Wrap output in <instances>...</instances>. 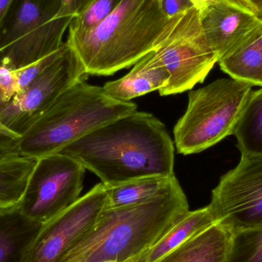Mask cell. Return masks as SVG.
<instances>
[{
  "label": "cell",
  "mask_w": 262,
  "mask_h": 262,
  "mask_svg": "<svg viewBox=\"0 0 262 262\" xmlns=\"http://www.w3.org/2000/svg\"><path fill=\"white\" fill-rule=\"evenodd\" d=\"M60 152L79 161L108 186L175 175L173 142L164 124L146 112L137 111L104 124Z\"/></svg>",
  "instance_id": "obj_1"
},
{
  "label": "cell",
  "mask_w": 262,
  "mask_h": 262,
  "mask_svg": "<svg viewBox=\"0 0 262 262\" xmlns=\"http://www.w3.org/2000/svg\"><path fill=\"white\" fill-rule=\"evenodd\" d=\"M189 212L179 182L147 203L104 209L56 262H128L155 246Z\"/></svg>",
  "instance_id": "obj_2"
},
{
  "label": "cell",
  "mask_w": 262,
  "mask_h": 262,
  "mask_svg": "<svg viewBox=\"0 0 262 262\" xmlns=\"http://www.w3.org/2000/svg\"><path fill=\"white\" fill-rule=\"evenodd\" d=\"M137 111L131 101H117L103 88L77 81L59 95L15 140L5 154L37 159L61 152L98 127Z\"/></svg>",
  "instance_id": "obj_3"
},
{
  "label": "cell",
  "mask_w": 262,
  "mask_h": 262,
  "mask_svg": "<svg viewBox=\"0 0 262 262\" xmlns=\"http://www.w3.org/2000/svg\"><path fill=\"white\" fill-rule=\"evenodd\" d=\"M169 19L160 0H122L98 27L69 35L67 43L87 75H112L154 51Z\"/></svg>",
  "instance_id": "obj_4"
},
{
  "label": "cell",
  "mask_w": 262,
  "mask_h": 262,
  "mask_svg": "<svg viewBox=\"0 0 262 262\" xmlns=\"http://www.w3.org/2000/svg\"><path fill=\"white\" fill-rule=\"evenodd\" d=\"M253 87L229 78L191 91L187 109L174 127L177 151L183 155L198 154L233 135Z\"/></svg>",
  "instance_id": "obj_5"
},
{
  "label": "cell",
  "mask_w": 262,
  "mask_h": 262,
  "mask_svg": "<svg viewBox=\"0 0 262 262\" xmlns=\"http://www.w3.org/2000/svg\"><path fill=\"white\" fill-rule=\"evenodd\" d=\"M61 0H13L0 27V66H29L62 46L72 18H58Z\"/></svg>",
  "instance_id": "obj_6"
},
{
  "label": "cell",
  "mask_w": 262,
  "mask_h": 262,
  "mask_svg": "<svg viewBox=\"0 0 262 262\" xmlns=\"http://www.w3.org/2000/svg\"><path fill=\"white\" fill-rule=\"evenodd\" d=\"M154 51L169 75L166 87L159 92L162 96L193 89L219 61L205 38L195 6L169 19Z\"/></svg>",
  "instance_id": "obj_7"
},
{
  "label": "cell",
  "mask_w": 262,
  "mask_h": 262,
  "mask_svg": "<svg viewBox=\"0 0 262 262\" xmlns=\"http://www.w3.org/2000/svg\"><path fill=\"white\" fill-rule=\"evenodd\" d=\"M84 172L79 161L61 152L37 159L18 207L46 224L80 198Z\"/></svg>",
  "instance_id": "obj_8"
},
{
  "label": "cell",
  "mask_w": 262,
  "mask_h": 262,
  "mask_svg": "<svg viewBox=\"0 0 262 262\" xmlns=\"http://www.w3.org/2000/svg\"><path fill=\"white\" fill-rule=\"evenodd\" d=\"M87 75L74 49L63 43L59 55L7 105L0 109V125L15 139L64 91Z\"/></svg>",
  "instance_id": "obj_9"
},
{
  "label": "cell",
  "mask_w": 262,
  "mask_h": 262,
  "mask_svg": "<svg viewBox=\"0 0 262 262\" xmlns=\"http://www.w3.org/2000/svg\"><path fill=\"white\" fill-rule=\"evenodd\" d=\"M209 210L232 232L262 224V155L243 154L212 190Z\"/></svg>",
  "instance_id": "obj_10"
},
{
  "label": "cell",
  "mask_w": 262,
  "mask_h": 262,
  "mask_svg": "<svg viewBox=\"0 0 262 262\" xmlns=\"http://www.w3.org/2000/svg\"><path fill=\"white\" fill-rule=\"evenodd\" d=\"M107 186L101 183L43 225L26 262H56L90 229L106 208Z\"/></svg>",
  "instance_id": "obj_11"
},
{
  "label": "cell",
  "mask_w": 262,
  "mask_h": 262,
  "mask_svg": "<svg viewBox=\"0 0 262 262\" xmlns=\"http://www.w3.org/2000/svg\"><path fill=\"white\" fill-rule=\"evenodd\" d=\"M205 38L219 61L248 39L262 21L238 0H215L199 9Z\"/></svg>",
  "instance_id": "obj_12"
},
{
  "label": "cell",
  "mask_w": 262,
  "mask_h": 262,
  "mask_svg": "<svg viewBox=\"0 0 262 262\" xmlns=\"http://www.w3.org/2000/svg\"><path fill=\"white\" fill-rule=\"evenodd\" d=\"M169 73L154 51L139 60L128 74L104 84V92L117 101H130L154 91H161L167 84Z\"/></svg>",
  "instance_id": "obj_13"
},
{
  "label": "cell",
  "mask_w": 262,
  "mask_h": 262,
  "mask_svg": "<svg viewBox=\"0 0 262 262\" xmlns=\"http://www.w3.org/2000/svg\"><path fill=\"white\" fill-rule=\"evenodd\" d=\"M233 232L215 223L154 262H226Z\"/></svg>",
  "instance_id": "obj_14"
},
{
  "label": "cell",
  "mask_w": 262,
  "mask_h": 262,
  "mask_svg": "<svg viewBox=\"0 0 262 262\" xmlns=\"http://www.w3.org/2000/svg\"><path fill=\"white\" fill-rule=\"evenodd\" d=\"M42 226L25 215L18 205L0 209V262H26Z\"/></svg>",
  "instance_id": "obj_15"
},
{
  "label": "cell",
  "mask_w": 262,
  "mask_h": 262,
  "mask_svg": "<svg viewBox=\"0 0 262 262\" xmlns=\"http://www.w3.org/2000/svg\"><path fill=\"white\" fill-rule=\"evenodd\" d=\"M177 181L175 175L172 177L155 176L136 179L117 186H107L105 209H115L147 203L167 193Z\"/></svg>",
  "instance_id": "obj_16"
},
{
  "label": "cell",
  "mask_w": 262,
  "mask_h": 262,
  "mask_svg": "<svg viewBox=\"0 0 262 262\" xmlns=\"http://www.w3.org/2000/svg\"><path fill=\"white\" fill-rule=\"evenodd\" d=\"M218 63L230 78L262 87V24L241 46Z\"/></svg>",
  "instance_id": "obj_17"
},
{
  "label": "cell",
  "mask_w": 262,
  "mask_h": 262,
  "mask_svg": "<svg viewBox=\"0 0 262 262\" xmlns=\"http://www.w3.org/2000/svg\"><path fill=\"white\" fill-rule=\"evenodd\" d=\"M36 160L15 154L0 157V209L20 203Z\"/></svg>",
  "instance_id": "obj_18"
},
{
  "label": "cell",
  "mask_w": 262,
  "mask_h": 262,
  "mask_svg": "<svg viewBox=\"0 0 262 262\" xmlns=\"http://www.w3.org/2000/svg\"><path fill=\"white\" fill-rule=\"evenodd\" d=\"M215 223L208 206L197 210L189 211L183 220L146 252V262L157 261L195 234Z\"/></svg>",
  "instance_id": "obj_19"
},
{
  "label": "cell",
  "mask_w": 262,
  "mask_h": 262,
  "mask_svg": "<svg viewBox=\"0 0 262 262\" xmlns=\"http://www.w3.org/2000/svg\"><path fill=\"white\" fill-rule=\"evenodd\" d=\"M233 135L242 155H262V87L251 94Z\"/></svg>",
  "instance_id": "obj_20"
},
{
  "label": "cell",
  "mask_w": 262,
  "mask_h": 262,
  "mask_svg": "<svg viewBox=\"0 0 262 262\" xmlns=\"http://www.w3.org/2000/svg\"><path fill=\"white\" fill-rule=\"evenodd\" d=\"M226 262H262V224L233 232Z\"/></svg>",
  "instance_id": "obj_21"
},
{
  "label": "cell",
  "mask_w": 262,
  "mask_h": 262,
  "mask_svg": "<svg viewBox=\"0 0 262 262\" xmlns=\"http://www.w3.org/2000/svg\"><path fill=\"white\" fill-rule=\"evenodd\" d=\"M122 0H93L71 21L69 35L89 33L98 27L119 6Z\"/></svg>",
  "instance_id": "obj_22"
},
{
  "label": "cell",
  "mask_w": 262,
  "mask_h": 262,
  "mask_svg": "<svg viewBox=\"0 0 262 262\" xmlns=\"http://www.w3.org/2000/svg\"><path fill=\"white\" fill-rule=\"evenodd\" d=\"M60 51H61V48L57 52L29 64V66L15 70L17 77H18L19 93L26 89L58 57Z\"/></svg>",
  "instance_id": "obj_23"
},
{
  "label": "cell",
  "mask_w": 262,
  "mask_h": 262,
  "mask_svg": "<svg viewBox=\"0 0 262 262\" xmlns=\"http://www.w3.org/2000/svg\"><path fill=\"white\" fill-rule=\"evenodd\" d=\"M19 93L16 71L0 66V109Z\"/></svg>",
  "instance_id": "obj_24"
},
{
  "label": "cell",
  "mask_w": 262,
  "mask_h": 262,
  "mask_svg": "<svg viewBox=\"0 0 262 262\" xmlns=\"http://www.w3.org/2000/svg\"><path fill=\"white\" fill-rule=\"evenodd\" d=\"M93 0H61L58 18H72L79 15Z\"/></svg>",
  "instance_id": "obj_25"
},
{
  "label": "cell",
  "mask_w": 262,
  "mask_h": 262,
  "mask_svg": "<svg viewBox=\"0 0 262 262\" xmlns=\"http://www.w3.org/2000/svg\"><path fill=\"white\" fill-rule=\"evenodd\" d=\"M160 6L166 16L172 18L195 6L191 0H160Z\"/></svg>",
  "instance_id": "obj_26"
},
{
  "label": "cell",
  "mask_w": 262,
  "mask_h": 262,
  "mask_svg": "<svg viewBox=\"0 0 262 262\" xmlns=\"http://www.w3.org/2000/svg\"><path fill=\"white\" fill-rule=\"evenodd\" d=\"M13 0H0V27L10 9Z\"/></svg>",
  "instance_id": "obj_27"
},
{
  "label": "cell",
  "mask_w": 262,
  "mask_h": 262,
  "mask_svg": "<svg viewBox=\"0 0 262 262\" xmlns=\"http://www.w3.org/2000/svg\"><path fill=\"white\" fill-rule=\"evenodd\" d=\"M256 12L262 9V0H238Z\"/></svg>",
  "instance_id": "obj_28"
},
{
  "label": "cell",
  "mask_w": 262,
  "mask_h": 262,
  "mask_svg": "<svg viewBox=\"0 0 262 262\" xmlns=\"http://www.w3.org/2000/svg\"><path fill=\"white\" fill-rule=\"evenodd\" d=\"M193 3L194 6L195 7L198 8L199 9H202L206 5L209 4L212 2L215 1V0H191Z\"/></svg>",
  "instance_id": "obj_29"
},
{
  "label": "cell",
  "mask_w": 262,
  "mask_h": 262,
  "mask_svg": "<svg viewBox=\"0 0 262 262\" xmlns=\"http://www.w3.org/2000/svg\"><path fill=\"white\" fill-rule=\"evenodd\" d=\"M146 252L142 254V255H139L137 258H134V259L128 262H146V255H145Z\"/></svg>",
  "instance_id": "obj_30"
},
{
  "label": "cell",
  "mask_w": 262,
  "mask_h": 262,
  "mask_svg": "<svg viewBox=\"0 0 262 262\" xmlns=\"http://www.w3.org/2000/svg\"><path fill=\"white\" fill-rule=\"evenodd\" d=\"M0 135L4 136V137H8V138L12 139V140H15V137H12V136L9 133H8L7 131L5 130L1 125H0Z\"/></svg>",
  "instance_id": "obj_31"
},
{
  "label": "cell",
  "mask_w": 262,
  "mask_h": 262,
  "mask_svg": "<svg viewBox=\"0 0 262 262\" xmlns=\"http://www.w3.org/2000/svg\"><path fill=\"white\" fill-rule=\"evenodd\" d=\"M256 13L257 17H258V19L260 21H262V9L261 10L258 11V12H255Z\"/></svg>",
  "instance_id": "obj_32"
},
{
  "label": "cell",
  "mask_w": 262,
  "mask_h": 262,
  "mask_svg": "<svg viewBox=\"0 0 262 262\" xmlns=\"http://www.w3.org/2000/svg\"><path fill=\"white\" fill-rule=\"evenodd\" d=\"M0 157H3V156H2L1 154H0Z\"/></svg>",
  "instance_id": "obj_33"
},
{
  "label": "cell",
  "mask_w": 262,
  "mask_h": 262,
  "mask_svg": "<svg viewBox=\"0 0 262 262\" xmlns=\"http://www.w3.org/2000/svg\"><path fill=\"white\" fill-rule=\"evenodd\" d=\"M109 262H112V261H109Z\"/></svg>",
  "instance_id": "obj_34"
},
{
  "label": "cell",
  "mask_w": 262,
  "mask_h": 262,
  "mask_svg": "<svg viewBox=\"0 0 262 262\" xmlns=\"http://www.w3.org/2000/svg\"><path fill=\"white\" fill-rule=\"evenodd\" d=\"M8 133H9V132H8Z\"/></svg>",
  "instance_id": "obj_35"
}]
</instances>
